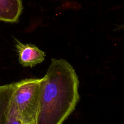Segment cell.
I'll list each match as a JSON object with an SVG mask.
<instances>
[{
	"label": "cell",
	"instance_id": "cell-1",
	"mask_svg": "<svg viewBox=\"0 0 124 124\" xmlns=\"http://www.w3.org/2000/svg\"><path fill=\"white\" fill-rule=\"evenodd\" d=\"M79 82L72 65L63 59H52L41 78L35 124H62L79 99Z\"/></svg>",
	"mask_w": 124,
	"mask_h": 124
},
{
	"label": "cell",
	"instance_id": "cell-2",
	"mask_svg": "<svg viewBox=\"0 0 124 124\" xmlns=\"http://www.w3.org/2000/svg\"><path fill=\"white\" fill-rule=\"evenodd\" d=\"M41 83V78H30L12 84V100L23 124L36 121Z\"/></svg>",
	"mask_w": 124,
	"mask_h": 124
},
{
	"label": "cell",
	"instance_id": "cell-3",
	"mask_svg": "<svg viewBox=\"0 0 124 124\" xmlns=\"http://www.w3.org/2000/svg\"><path fill=\"white\" fill-rule=\"evenodd\" d=\"M0 124H23L12 100V84L0 85Z\"/></svg>",
	"mask_w": 124,
	"mask_h": 124
},
{
	"label": "cell",
	"instance_id": "cell-4",
	"mask_svg": "<svg viewBox=\"0 0 124 124\" xmlns=\"http://www.w3.org/2000/svg\"><path fill=\"white\" fill-rule=\"evenodd\" d=\"M15 47L18 54V61L22 66L33 67L44 61L46 53L36 46L23 44L15 39Z\"/></svg>",
	"mask_w": 124,
	"mask_h": 124
},
{
	"label": "cell",
	"instance_id": "cell-5",
	"mask_svg": "<svg viewBox=\"0 0 124 124\" xmlns=\"http://www.w3.org/2000/svg\"><path fill=\"white\" fill-rule=\"evenodd\" d=\"M23 9L22 0H0V21L17 23Z\"/></svg>",
	"mask_w": 124,
	"mask_h": 124
},
{
	"label": "cell",
	"instance_id": "cell-6",
	"mask_svg": "<svg viewBox=\"0 0 124 124\" xmlns=\"http://www.w3.org/2000/svg\"><path fill=\"white\" fill-rule=\"evenodd\" d=\"M35 124V122H33V123H30V124Z\"/></svg>",
	"mask_w": 124,
	"mask_h": 124
}]
</instances>
